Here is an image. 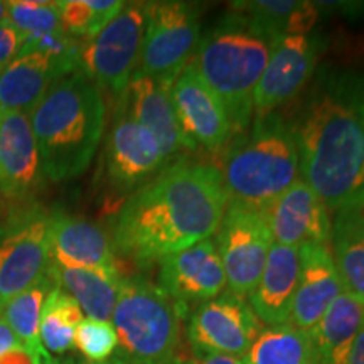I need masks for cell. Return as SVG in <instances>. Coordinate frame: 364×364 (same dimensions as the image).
I'll list each match as a JSON object with an SVG mask.
<instances>
[{
	"instance_id": "cell-1",
	"label": "cell",
	"mask_w": 364,
	"mask_h": 364,
	"mask_svg": "<svg viewBox=\"0 0 364 364\" xmlns=\"http://www.w3.org/2000/svg\"><path fill=\"white\" fill-rule=\"evenodd\" d=\"M302 181L332 213L364 208V70L321 68L290 118Z\"/></svg>"
},
{
	"instance_id": "cell-2",
	"label": "cell",
	"mask_w": 364,
	"mask_h": 364,
	"mask_svg": "<svg viewBox=\"0 0 364 364\" xmlns=\"http://www.w3.org/2000/svg\"><path fill=\"white\" fill-rule=\"evenodd\" d=\"M228 206L220 167L179 157L134 191L113 223V248L140 265L213 238Z\"/></svg>"
},
{
	"instance_id": "cell-3",
	"label": "cell",
	"mask_w": 364,
	"mask_h": 364,
	"mask_svg": "<svg viewBox=\"0 0 364 364\" xmlns=\"http://www.w3.org/2000/svg\"><path fill=\"white\" fill-rule=\"evenodd\" d=\"M27 117L46 179L70 181L88 169L102 142L107 108L83 71L59 78Z\"/></svg>"
},
{
	"instance_id": "cell-4",
	"label": "cell",
	"mask_w": 364,
	"mask_h": 364,
	"mask_svg": "<svg viewBox=\"0 0 364 364\" xmlns=\"http://www.w3.org/2000/svg\"><path fill=\"white\" fill-rule=\"evenodd\" d=\"M275 41L235 9L223 14L201 34L191 65L221 100L233 135L252 124L255 88Z\"/></svg>"
},
{
	"instance_id": "cell-5",
	"label": "cell",
	"mask_w": 364,
	"mask_h": 364,
	"mask_svg": "<svg viewBox=\"0 0 364 364\" xmlns=\"http://www.w3.org/2000/svg\"><path fill=\"white\" fill-rule=\"evenodd\" d=\"M228 203L267 213L299 181V149L289 118L273 112L255 117L235 135L220 167Z\"/></svg>"
},
{
	"instance_id": "cell-6",
	"label": "cell",
	"mask_w": 364,
	"mask_h": 364,
	"mask_svg": "<svg viewBox=\"0 0 364 364\" xmlns=\"http://www.w3.org/2000/svg\"><path fill=\"white\" fill-rule=\"evenodd\" d=\"M188 311L145 277H124L112 314L115 356L129 364H176Z\"/></svg>"
},
{
	"instance_id": "cell-7",
	"label": "cell",
	"mask_w": 364,
	"mask_h": 364,
	"mask_svg": "<svg viewBox=\"0 0 364 364\" xmlns=\"http://www.w3.org/2000/svg\"><path fill=\"white\" fill-rule=\"evenodd\" d=\"M147 2L124 4L122 11L80 49V70L117 100L139 66Z\"/></svg>"
},
{
	"instance_id": "cell-8",
	"label": "cell",
	"mask_w": 364,
	"mask_h": 364,
	"mask_svg": "<svg viewBox=\"0 0 364 364\" xmlns=\"http://www.w3.org/2000/svg\"><path fill=\"white\" fill-rule=\"evenodd\" d=\"M201 39V14L188 2H147V21L136 71L172 83L189 65Z\"/></svg>"
},
{
	"instance_id": "cell-9",
	"label": "cell",
	"mask_w": 364,
	"mask_h": 364,
	"mask_svg": "<svg viewBox=\"0 0 364 364\" xmlns=\"http://www.w3.org/2000/svg\"><path fill=\"white\" fill-rule=\"evenodd\" d=\"M215 236L225 268L226 289L240 297H250L273 245L267 213L228 203Z\"/></svg>"
},
{
	"instance_id": "cell-10",
	"label": "cell",
	"mask_w": 364,
	"mask_h": 364,
	"mask_svg": "<svg viewBox=\"0 0 364 364\" xmlns=\"http://www.w3.org/2000/svg\"><path fill=\"white\" fill-rule=\"evenodd\" d=\"M51 213L21 211L0 228V312L9 300L43 279L51 263Z\"/></svg>"
},
{
	"instance_id": "cell-11",
	"label": "cell",
	"mask_w": 364,
	"mask_h": 364,
	"mask_svg": "<svg viewBox=\"0 0 364 364\" xmlns=\"http://www.w3.org/2000/svg\"><path fill=\"white\" fill-rule=\"evenodd\" d=\"M262 329L247 299L228 289L196 306L186 317V338L198 353L243 358Z\"/></svg>"
},
{
	"instance_id": "cell-12",
	"label": "cell",
	"mask_w": 364,
	"mask_h": 364,
	"mask_svg": "<svg viewBox=\"0 0 364 364\" xmlns=\"http://www.w3.org/2000/svg\"><path fill=\"white\" fill-rule=\"evenodd\" d=\"M167 166L156 136L117 105L115 120L103 150V176L117 193L142 188Z\"/></svg>"
},
{
	"instance_id": "cell-13",
	"label": "cell",
	"mask_w": 364,
	"mask_h": 364,
	"mask_svg": "<svg viewBox=\"0 0 364 364\" xmlns=\"http://www.w3.org/2000/svg\"><path fill=\"white\" fill-rule=\"evenodd\" d=\"M322 39L314 34H292L279 38L253 95V115L273 113L297 97L311 83Z\"/></svg>"
},
{
	"instance_id": "cell-14",
	"label": "cell",
	"mask_w": 364,
	"mask_h": 364,
	"mask_svg": "<svg viewBox=\"0 0 364 364\" xmlns=\"http://www.w3.org/2000/svg\"><path fill=\"white\" fill-rule=\"evenodd\" d=\"M169 95L186 149L215 154L230 142L233 132L225 107L191 63L172 81Z\"/></svg>"
},
{
	"instance_id": "cell-15",
	"label": "cell",
	"mask_w": 364,
	"mask_h": 364,
	"mask_svg": "<svg viewBox=\"0 0 364 364\" xmlns=\"http://www.w3.org/2000/svg\"><path fill=\"white\" fill-rule=\"evenodd\" d=\"M157 285L184 311L225 292L226 275L215 240H203L162 258Z\"/></svg>"
},
{
	"instance_id": "cell-16",
	"label": "cell",
	"mask_w": 364,
	"mask_h": 364,
	"mask_svg": "<svg viewBox=\"0 0 364 364\" xmlns=\"http://www.w3.org/2000/svg\"><path fill=\"white\" fill-rule=\"evenodd\" d=\"M46 181L29 117L2 112L0 117V194L12 203H27Z\"/></svg>"
},
{
	"instance_id": "cell-17",
	"label": "cell",
	"mask_w": 364,
	"mask_h": 364,
	"mask_svg": "<svg viewBox=\"0 0 364 364\" xmlns=\"http://www.w3.org/2000/svg\"><path fill=\"white\" fill-rule=\"evenodd\" d=\"M267 218L273 243L295 248L331 243V211L302 179L272 204Z\"/></svg>"
},
{
	"instance_id": "cell-18",
	"label": "cell",
	"mask_w": 364,
	"mask_h": 364,
	"mask_svg": "<svg viewBox=\"0 0 364 364\" xmlns=\"http://www.w3.org/2000/svg\"><path fill=\"white\" fill-rule=\"evenodd\" d=\"M169 86L171 83L135 71L124 95L117 100L118 107L124 108L130 118L156 136L167 164L179 159L182 149H186L172 108Z\"/></svg>"
},
{
	"instance_id": "cell-19",
	"label": "cell",
	"mask_w": 364,
	"mask_h": 364,
	"mask_svg": "<svg viewBox=\"0 0 364 364\" xmlns=\"http://www.w3.org/2000/svg\"><path fill=\"white\" fill-rule=\"evenodd\" d=\"M300 252V279L289 324L309 332L327 309L344 292L329 245H304Z\"/></svg>"
},
{
	"instance_id": "cell-20",
	"label": "cell",
	"mask_w": 364,
	"mask_h": 364,
	"mask_svg": "<svg viewBox=\"0 0 364 364\" xmlns=\"http://www.w3.org/2000/svg\"><path fill=\"white\" fill-rule=\"evenodd\" d=\"M80 70V61L39 51L21 53L0 71V108L29 115L59 78Z\"/></svg>"
},
{
	"instance_id": "cell-21",
	"label": "cell",
	"mask_w": 364,
	"mask_h": 364,
	"mask_svg": "<svg viewBox=\"0 0 364 364\" xmlns=\"http://www.w3.org/2000/svg\"><path fill=\"white\" fill-rule=\"evenodd\" d=\"M51 263L66 268H118L115 248L95 223L66 213H51Z\"/></svg>"
},
{
	"instance_id": "cell-22",
	"label": "cell",
	"mask_w": 364,
	"mask_h": 364,
	"mask_svg": "<svg viewBox=\"0 0 364 364\" xmlns=\"http://www.w3.org/2000/svg\"><path fill=\"white\" fill-rule=\"evenodd\" d=\"M299 279V248L273 243L260 280L248 297L250 307L263 326L289 322Z\"/></svg>"
},
{
	"instance_id": "cell-23",
	"label": "cell",
	"mask_w": 364,
	"mask_h": 364,
	"mask_svg": "<svg viewBox=\"0 0 364 364\" xmlns=\"http://www.w3.org/2000/svg\"><path fill=\"white\" fill-rule=\"evenodd\" d=\"M364 318V300L343 292L307 332L314 364H346Z\"/></svg>"
},
{
	"instance_id": "cell-24",
	"label": "cell",
	"mask_w": 364,
	"mask_h": 364,
	"mask_svg": "<svg viewBox=\"0 0 364 364\" xmlns=\"http://www.w3.org/2000/svg\"><path fill=\"white\" fill-rule=\"evenodd\" d=\"M48 273L90 318L110 321L124 280L118 268H66L49 263Z\"/></svg>"
},
{
	"instance_id": "cell-25",
	"label": "cell",
	"mask_w": 364,
	"mask_h": 364,
	"mask_svg": "<svg viewBox=\"0 0 364 364\" xmlns=\"http://www.w3.org/2000/svg\"><path fill=\"white\" fill-rule=\"evenodd\" d=\"M334 215L331 233L332 260L344 292L364 300V211L346 209Z\"/></svg>"
},
{
	"instance_id": "cell-26",
	"label": "cell",
	"mask_w": 364,
	"mask_h": 364,
	"mask_svg": "<svg viewBox=\"0 0 364 364\" xmlns=\"http://www.w3.org/2000/svg\"><path fill=\"white\" fill-rule=\"evenodd\" d=\"M235 11L248 17L273 38L292 34H309L316 26L318 9L312 2L299 0H255L235 2Z\"/></svg>"
},
{
	"instance_id": "cell-27",
	"label": "cell",
	"mask_w": 364,
	"mask_h": 364,
	"mask_svg": "<svg viewBox=\"0 0 364 364\" xmlns=\"http://www.w3.org/2000/svg\"><path fill=\"white\" fill-rule=\"evenodd\" d=\"M241 359L243 364H314L309 334L289 322L263 326Z\"/></svg>"
},
{
	"instance_id": "cell-28",
	"label": "cell",
	"mask_w": 364,
	"mask_h": 364,
	"mask_svg": "<svg viewBox=\"0 0 364 364\" xmlns=\"http://www.w3.org/2000/svg\"><path fill=\"white\" fill-rule=\"evenodd\" d=\"M85 318L75 299L61 287H54L44 300L39 322V339L49 354H65L75 348V332Z\"/></svg>"
},
{
	"instance_id": "cell-29",
	"label": "cell",
	"mask_w": 364,
	"mask_h": 364,
	"mask_svg": "<svg viewBox=\"0 0 364 364\" xmlns=\"http://www.w3.org/2000/svg\"><path fill=\"white\" fill-rule=\"evenodd\" d=\"M56 287L49 273L46 272L43 279L26 289L24 292L9 300L7 306L2 309V316L7 321L21 346L36 356H41L46 349L39 339V322L43 312L44 300L49 292Z\"/></svg>"
},
{
	"instance_id": "cell-30",
	"label": "cell",
	"mask_w": 364,
	"mask_h": 364,
	"mask_svg": "<svg viewBox=\"0 0 364 364\" xmlns=\"http://www.w3.org/2000/svg\"><path fill=\"white\" fill-rule=\"evenodd\" d=\"M61 31L73 39L95 38L124 7L120 0H63L58 2Z\"/></svg>"
},
{
	"instance_id": "cell-31",
	"label": "cell",
	"mask_w": 364,
	"mask_h": 364,
	"mask_svg": "<svg viewBox=\"0 0 364 364\" xmlns=\"http://www.w3.org/2000/svg\"><path fill=\"white\" fill-rule=\"evenodd\" d=\"M6 21L14 29H17L22 39H33L61 31L58 2H44V0L6 2Z\"/></svg>"
},
{
	"instance_id": "cell-32",
	"label": "cell",
	"mask_w": 364,
	"mask_h": 364,
	"mask_svg": "<svg viewBox=\"0 0 364 364\" xmlns=\"http://www.w3.org/2000/svg\"><path fill=\"white\" fill-rule=\"evenodd\" d=\"M118 339L110 321L85 317L76 327L75 348L85 356V361L102 363L117 351Z\"/></svg>"
},
{
	"instance_id": "cell-33",
	"label": "cell",
	"mask_w": 364,
	"mask_h": 364,
	"mask_svg": "<svg viewBox=\"0 0 364 364\" xmlns=\"http://www.w3.org/2000/svg\"><path fill=\"white\" fill-rule=\"evenodd\" d=\"M22 36L17 33V29L4 21L0 24V71H4L11 63L19 56L22 49Z\"/></svg>"
},
{
	"instance_id": "cell-34",
	"label": "cell",
	"mask_w": 364,
	"mask_h": 364,
	"mask_svg": "<svg viewBox=\"0 0 364 364\" xmlns=\"http://www.w3.org/2000/svg\"><path fill=\"white\" fill-rule=\"evenodd\" d=\"M176 364H243V359L235 356H226V354H211V353H198L191 349L188 356L181 353Z\"/></svg>"
},
{
	"instance_id": "cell-35",
	"label": "cell",
	"mask_w": 364,
	"mask_h": 364,
	"mask_svg": "<svg viewBox=\"0 0 364 364\" xmlns=\"http://www.w3.org/2000/svg\"><path fill=\"white\" fill-rule=\"evenodd\" d=\"M0 364H41V356H36L31 351L21 348L12 349L0 358Z\"/></svg>"
},
{
	"instance_id": "cell-36",
	"label": "cell",
	"mask_w": 364,
	"mask_h": 364,
	"mask_svg": "<svg viewBox=\"0 0 364 364\" xmlns=\"http://www.w3.org/2000/svg\"><path fill=\"white\" fill-rule=\"evenodd\" d=\"M16 348H21L19 339L16 338V334H14L2 312H0V358Z\"/></svg>"
},
{
	"instance_id": "cell-37",
	"label": "cell",
	"mask_w": 364,
	"mask_h": 364,
	"mask_svg": "<svg viewBox=\"0 0 364 364\" xmlns=\"http://www.w3.org/2000/svg\"><path fill=\"white\" fill-rule=\"evenodd\" d=\"M346 364H364V318L359 327L356 338L353 341L351 351H349V358Z\"/></svg>"
},
{
	"instance_id": "cell-38",
	"label": "cell",
	"mask_w": 364,
	"mask_h": 364,
	"mask_svg": "<svg viewBox=\"0 0 364 364\" xmlns=\"http://www.w3.org/2000/svg\"><path fill=\"white\" fill-rule=\"evenodd\" d=\"M41 364H75V359H58L53 358L48 351L41 354Z\"/></svg>"
},
{
	"instance_id": "cell-39",
	"label": "cell",
	"mask_w": 364,
	"mask_h": 364,
	"mask_svg": "<svg viewBox=\"0 0 364 364\" xmlns=\"http://www.w3.org/2000/svg\"><path fill=\"white\" fill-rule=\"evenodd\" d=\"M75 364H129V363H125L124 359H120L118 356H115V354H113V356L110 358V359H107V361H102V363H90V361H75Z\"/></svg>"
},
{
	"instance_id": "cell-40",
	"label": "cell",
	"mask_w": 364,
	"mask_h": 364,
	"mask_svg": "<svg viewBox=\"0 0 364 364\" xmlns=\"http://www.w3.org/2000/svg\"><path fill=\"white\" fill-rule=\"evenodd\" d=\"M6 21V2H0V24Z\"/></svg>"
},
{
	"instance_id": "cell-41",
	"label": "cell",
	"mask_w": 364,
	"mask_h": 364,
	"mask_svg": "<svg viewBox=\"0 0 364 364\" xmlns=\"http://www.w3.org/2000/svg\"><path fill=\"white\" fill-rule=\"evenodd\" d=\"M0 117H2V108H0Z\"/></svg>"
}]
</instances>
